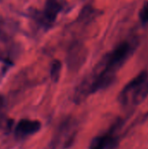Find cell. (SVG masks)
Instances as JSON below:
<instances>
[{"label": "cell", "mask_w": 148, "mask_h": 149, "mask_svg": "<svg viewBox=\"0 0 148 149\" xmlns=\"http://www.w3.org/2000/svg\"><path fill=\"white\" fill-rule=\"evenodd\" d=\"M133 48V45L130 44L129 42L121 43L106 58L105 61L106 69L113 72H116V71L122 66V65L125 63L127 58L131 55Z\"/></svg>", "instance_id": "cell-1"}, {"label": "cell", "mask_w": 148, "mask_h": 149, "mask_svg": "<svg viewBox=\"0 0 148 149\" xmlns=\"http://www.w3.org/2000/svg\"><path fill=\"white\" fill-rule=\"evenodd\" d=\"M40 128L41 123L38 120H21L15 128V136L17 139H23L38 133Z\"/></svg>", "instance_id": "cell-2"}, {"label": "cell", "mask_w": 148, "mask_h": 149, "mask_svg": "<svg viewBox=\"0 0 148 149\" xmlns=\"http://www.w3.org/2000/svg\"><path fill=\"white\" fill-rule=\"evenodd\" d=\"M148 79V72L146 71L141 72L138 74L133 79H132L122 90V92L119 95V100L121 104H126L128 95L130 93L133 92L138 86H140L143 82H145Z\"/></svg>", "instance_id": "cell-3"}, {"label": "cell", "mask_w": 148, "mask_h": 149, "mask_svg": "<svg viewBox=\"0 0 148 149\" xmlns=\"http://www.w3.org/2000/svg\"><path fill=\"white\" fill-rule=\"evenodd\" d=\"M85 49L79 45H77L74 47H72V49L69 52L68 54V65L69 68L72 70L78 69L85 61Z\"/></svg>", "instance_id": "cell-4"}, {"label": "cell", "mask_w": 148, "mask_h": 149, "mask_svg": "<svg viewBox=\"0 0 148 149\" xmlns=\"http://www.w3.org/2000/svg\"><path fill=\"white\" fill-rule=\"evenodd\" d=\"M60 9L61 5L57 0H48L44 12V17L46 20V22H53L56 19V17L59 12Z\"/></svg>", "instance_id": "cell-5"}, {"label": "cell", "mask_w": 148, "mask_h": 149, "mask_svg": "<svg viewBox=\"0 0 148 149\" xmlns=\"http://www.w3.org/2000/svg\"><path fill=\"white\" fill-rule=\"evenodd\" d=\"M148 96V79L133 92L132 102L134 106H139L144 102Z\"/></svg>", "instance_id": "cell-6"}, {"label": "cell", "mask_w": 148, "mask_h": 149, "mask_svg": "<svg viewBox=\"0 0 148 149\" xmlns=\"http://www.w3.org/2000/svg\"><path fill=\"white\" fill-rule=\"evenodd\" d=\"M62 69V63L58 59H55L52 61L51 65V70H50V75L51 79L53 82H58L60 77Z\"/></svg>", "instance_id": "cell-7"}, {"label": "cell", "mask_w": 148, "mask_h": 149, "mask_svg": "<svg viewBox=\"0 0 148 149\" xmlns=\"http://www.w3.org/2000/svg\"><path fill=\"white\" fill-rule=\"evenodd\" d=\"M140 17L142 22H148V2H146L140 10Z\"/></svg>", "instance_id": "cell-8"}, {"label": "cell", "mask_w": 148, "mask_h": 149, "mask_svg": "<svg viewBox=\"0 0 148 149\" xmlns=\"http://www.w3.org/2000/svg\"><path fill=\"white\" fill-rule=\"evenodd\" d=\"M3 106H4V99H3V96L0 95V113H1V112H2V110L3 108Z\"/></svg>", "instance_id": "cell-9"}, {"label": "cell", "mask_w": 148, "mask_h": 149, "mask_svg": "<svg viewBox=\"0 0 148 149\" xmlns=\"http://www.w3.org/2000/svg\"><path fill=\"white\" fill-rule=\"evenodd\" d=\"M91 149H95V148H91Z\"/></svg>", "instance_id": "cell-10"}]
</instances>
